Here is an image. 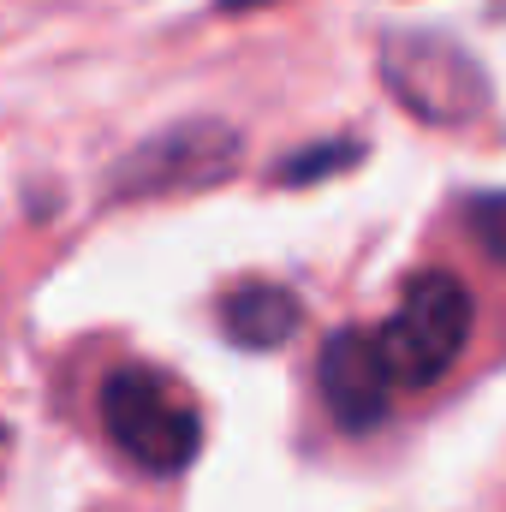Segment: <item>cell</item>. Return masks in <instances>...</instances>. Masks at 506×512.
<instances>
[{"instance_id": "cell-5", "label": "cell", "mask_w": 506, "mask_h": 512, "mask_svg": "<svg viewBox=\"0 0 506 512\" xmlns=\"http://www.w3.org/2000/svg\"><path fill=\"white\" fill-rule=\"evenodd\" d=\"M316 382H322L328 417H334L346 435L376 429L381 417H387V405H393V376H387V364H381L376 334H364V328L328 334L322 364H316Z\"/></svg>"}, {"instance_id": "cell-2", "label": "cell", "mask_w": 506, "mask_h": 512, "mask_svg": "<svg viewBox=\"0 0 506 512\" xmlns=\"http://www.w3.org/2000/svg\"><path fill=\"white\" fill-rule=\"evenodd\" d=\"M381 84L423 126H471L489 108L483 66L441 30H393V36H381Z\"/></svg>"}, {"instance_id": "cell-7", "label": "cell", "mask_w": 506, "mask_h": 512, "mask_svg": "<svg viewBox=\"0 0 506 512\" xmlns=\"http://www.w3.org/2000/svg\"><path fill=\"white\" fill-rule=\"evenodd\" d=\"M364 161V143L358 137H340V143H316V149H298L274 167V185H310V179H328V173H346Z\"/></svg>"}, {"instance_id": "cell-8", "label": "cell", "mask_w": 506, "mask_h": 512, "mask_svg": "<svg viewBox=\"0 0 506 512\" xmlns=\"http://www.w3.org/2000/svg\"><path fill=\"white\" fill-rule=\"evenodd\" d=\"M465 227H471V239L506 268V191H483V197H471V203H465Z\"/></svg>"}, {"instance_id": "cell-3", "label": "cell", "mask_w": 506, "mask_h": 512, "mask_svg": "<svg viewBox=\"0 0 506 512\" xmlns=\"http://www.w3.org/2000/svg\"><path fill=\"white\" fill-rule=\"evenodd\" d=\"M465 340H471V292L447 268L417 274L405 286L399 310L387 316V328L376 334L393 387H435L459 364Z\"/></svg>"}, {"instance_id": "cell-6", "label": "cell", "mask_w": 506, "mask_h": 512, "mask_svg": "<svg viewBox=\"0 0 506 512\" xmlns=\"http://www.w3.org/2000/svg\"><path fill=\"white\" fill-rule=\"evenodd\" d=\"M298 316H304L298 298H292L286 286H268V280H251V286L227 292V304H221L227 340H239V346H251V352L286 346V340L298 334Z\"/></svg>"}, {"instance_id": "cell-1", "label": "cell", "mask_w": 506, "mask_h": 512, "mask_svg": "<svg viewBox=\"0 0 506 512\" xmlns=\"http://www.w3.org/2000/svg\"><path fill=\"white\" fill-rule=\"evenodd\" d=\"M96 411H102V435L149 477H179L203 447V417L191 393L161 370L143 364L114 370L96 393Z\"/></svg>"}, {"instance_id": "cell-9", "label": "cell", "mask_w": 506, "mask_h": 512, "mask_svg": "<svg viewBox=\"0 0 506 512\" xmlns=\"http://www.w3.org/2000/svg\"><path fill=\"white\" fill-rule=\"evenodd\" d=\"M227 12H256V6H268V0H221Z\"/></svg>"}, {"instance_id": "cell-4", "label": "cell", "mask_w": 506, "mask_h": 512, "mask_svg": "<svg viewBox=\"0 0 506 512\" xmlns=\"http://www.w3.org/2000/svg\"><path fill=\"white\" fill-rule=\"evenodd\" d=\"M245 137L227 120H179L161 137L137 143L120 173H114V197H179V191H209L227 173H239Z\"/></svg>"}]
</instances>
